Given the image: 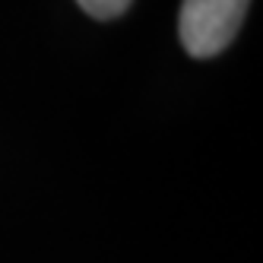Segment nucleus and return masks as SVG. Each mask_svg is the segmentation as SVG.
<instances>
[{"label":"nucleus","mask_w":263,"mask_h":263,"mask_svg":"<svg viewBox=\"0 0 263 263\" xmlns=\"http://www.w3.org/2000/svg\"><path fill=\"white\" fill-rule=\"evenodd\" d=\"M251 0H184L181 4V45L191 58H216L235 42Z\"/></svg>","instance_id":"f257e3e1"},{"label":"nucleus","mask_w":263,"mask_h":263,"mask_svg":"<svg viewBox=\"0 0 263 263\" xmlns=\"http://www.w3.org/2000/svg\"><path fill=\"white\" fill-rule=\"evenodd\" d=\"M77 4L96 20H115V16H121L130 7V0H77Z\"/></svg>","instance_id":"f03ea898"}]
</instances>
